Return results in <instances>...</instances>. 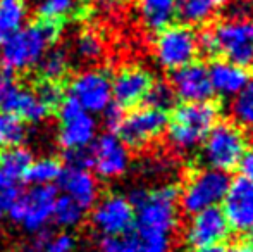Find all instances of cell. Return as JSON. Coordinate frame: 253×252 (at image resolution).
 Returning a JSON list of instances; mask_svg holds the SVG:
<instances>
[{
  "instance_id": "obj_20",
  "label": "cell",
  "mask_w": 253,
  "mask_h": 252,
  "mask_svg": "<svg viewBox=\"0 0 253 252\" xmlns=\"http://www.w3.org/2000/svg\"><path fill=\"white\" fill-rule=\"evenodd\" d=\"M213 94L222 97H236L252 80L247 67L229 61H213L209 67Z\"/></svg>"
},
{
  "instance_id": "obj_12",
  "label": "cell",
  "mask_w": 253,
  "mask_h": 252,
  "mask_svg": "<svg viewBox=\"0 0 253 252\" xmlns=\"http://www.w3.org/2000/svg\"><path fill=\"white\" fill-rule=\"evenodd\" d=\"M91 223L103 237H123L134 226V207L124 195H107L93 205Z\"/></svg>"
},
{
  "instance_id": "obj_31",
  "label": "cell",
  "mask_w": 253,
  "mask_h": 252,
  "mask_svg": "<svg viewBox=\"0 0 253 252\" xmlns=\"http://www.w3.org/2000/svg\"><path fill=\"white\" fill-rule=\"evenodd\" d=\"M233 114L243 126H253V80L234 97Z\"/></svg>"
},
{
  "instance_id": "obj_28",
  "label": "cell",
  "mask_w": 253,
  "mask_h": 252,
  "mask_svg": "<svg viewBox=\"0 0 253 252\" xmlns=\"http://www.w3.org/2000/svg\"><path fill=\"white\" fill-rule=\"evenodd\" d=\"M28 137L26 123L10 112H0V147L9 149L23 145Z\"/></svg>"
},
{
  "instance_id": "obj_41",
  "label": "cell",
  "mask_w": 253,
  "mask_h": 252,
  "mask_svg": "<svg viewBox=\"0 0 253 252\" xmlns=\"http://www.w3.org/2000/svg\"><path fill=\"white\" fill-rule=\"evenodd\" d=\"M190 252H226L222 246H212V247H198V249H193Z\"/></svg>"
},
{
  "instance_id": "obj_37",
  "label": "cell",
  "mask_w": 253,
  "mask_h": 252,
  "mask_svg": "<svg viewBox=\"0 0 253 252\" xmlns=\"http://www.w3.org/2000/svg\"><path fill=\"white\" fill-rule=\"evenodd\" d=\"M35 92H37V95L40 97V101L50 109L53 105H59L60 102H62V88H60L59 81L43 80L38 85Z\"/></svg>"
},
{
  "instance_id": "obj_21",
  "label": "cell",
  "mask_w": 253,
  "mask_h": 252,
  "mask_svg": "<svg viewBox=\"0 0 253 252\" xmlns=\"http://www.w3.org/2000/svg\"><path fill=\"white\" fill-rule=\"evenodd\" d=\"M177 0H140L138 14L143 26L152 33L166 30L176 19Z\"/></svg>"
},
{
  "instance_id": "obj_4",
  "label": "cell",
  "mask_w": 253,
  "mask_h": 252,
  "mask_svg": "<svg viewBox=\"0 0 253 252\" xmlns=\"http://www.w3.org/2000/svg\"><path fill=\"white\" fill-rule=\"evenodd\" d=\"M55 38V24L47 21L24 24L17 33L0 45V61L9 71H30L40 64Z\"/></svg>"
},
{
  "instance_id": "obj_6",
  "label": "cell",
  "mask_w": 253,
  "mask_h": 252,
  "mask_svg": "<svg viewBox=\"0 0 253 252\" xmlns=\"http://www.w3.org/2000/svg\"><path fill=\"white\" fill-rule=\"evenodd\" d=\"M229 175L213 168H203L186 180L179 194L181 207L186 214H195L203 209L215 207L222 202L229 189Z\"/></svg>"
},
{
  "instance_id": "obj_36",
  "label": "cell",
  "mask_w": 253,
  "mask_h": 252,
  "mask_svg": "<svg viewBox=\"0 0 253 252\" xmlns=\"http://www.w3.org/2000/svg\"><path fill=\"white\" fill-rule=\"evenodd\" d=\"M138 252H170V237L134 235Z\"/></svg>"
},
{
  "instance_id": "obj_5",
  "label": "cell",
  "mask_w": 253,
  "mask_h": 252,
  "mask_svg": "<svg viewBox=\"0 0 253 252\" xmlns=\"http://www.w3.org/2000/svg\"><path fill=\"white\" fill-rule=\"evenodd\" d=\"M248 151L247 131L231 121H217L202 142V157L209 168L229 173Z\"/></svg>"
},
{
  "instance_id": "obj_24",
  "label": "cell",
  "mask_w": 253,
  "mask_h": 252,
  "mask_svg": "<svg viewBox=\"0 0 253 252\" xmlns=\"http://www.w3.org/2000/svg\"><path fill=\"white\" fill-rule=\"evenodd\" d=\"M33 162V154L30 149L17 145V147H9L0 154V171L12 180L24 178L28 168Z\"/></svg>"
},
{
  "instance_id": "obj_25",
  "label": "cell",
  "mask_w": 253,
  "mask_h": 252,
  "mask_svg": "<svg viewBox=\"0 0 253 252\" xmlns=\"http://www.w3.org/2000/svg\"><path fill=\"white\" fill-rule=\"evenodd\" d=\"M62 162L55 157H42L31 162V166L28 168L24 180L33 187H43V185H52V183L59 182L60 175H62Z\"/></svg>"
},
{
  "instance_id": "obj_33",
  "label": "cell",
  "mask_w": 253,
  "mask_h": 252,
  "mask_svg": "<svg viewBox=\"0 0 253 252\" xmlns=\"http://www.w3.org/2000/svg\"><path fill=\"white\" fill-rule=\"evenodd\" d=\"M19 194L21 192L16 180L9 178V176H5L0 171V219L5 218L10 205L14 204V201H16Z\"/></svg>"
},
{
  "instance_id": "obj_29",
  "label": "cell",
  "mask_w": 253,
  "mask_h": 252,
  "mask_svg": "<svg viewBox=\"0 0 253 252\" xmlns=\"http://www.w3.org/2000/svg\"><path fill=\"white\" fill-rule=\"evenodd\" d=\"M78 10V0H38L37 12L40 21L57 24L59 21L67 19Z\"/></svg>"
},
{
  "instance_id": "obj_14",
  "label": "cell",
  "mask_w": 253,
  "mask_h": 252,
  "mask_svg": "<svg viewBox=\"0 0 253 252\" xmlns=\"http://www.w3.org/2000/svg\"><path fill=\"white\" fill-rule=\"evenodd\" d=\"M231 226L219 205L203 209L191 214V219L184 232V240L193 249L198 247L220 246L229 239Z\"/></svg>"
},
{
  "instance_id": "obj_22",
  "label": "cell",
  "mask_w": 253,
  "mask_h": 252,
  "mask_svg": "<svg viewBox=\"0 0 253 252\" xmlns=\"http://www.w3.org/2000/svg\"><path fill=\"white\" fill-rule=\"evenodd\" d=\"M28 5L24 0H0V45L26 24Z\"/></svg>"
},
{
  "instance_id": "obj_45",
  "label": "cell",
  "mask_w": 253,
  "mask_h": 252,
  "mask_svg": "<svg viewBox=\"0 0 253 252\" xmlns=\"http://www.w3.org/2000/svg\"><path fill=\"white\" fill-rule=\"evenodd\" d=\"M248 233H250V237H248V240H250V242L253 244V230H252V232H248Z\"/></svg>"
},
{
  "instance_id": "obj_34",
  "label": "cell",
  "mask_w": 253,
  "mask_h": 252,
  "mask_svg": "<svg viewBox=\"0 0 253 252\" xmlns=\"http://www.w3.org/2000/svg\"><path fill=\"white\" fill-rule=\"evenodd\" d=\"M42 252H76V239L67 232L53 233V235L47 233Z\"/></svg>"
},
{
  "instance_id": "obj_16",
  "label": "cell",
  "mask_w": 253,
  "mask_h": 252,
  "mask_svg": "<svg viewBox=\"0 0 253 252\" xmlns=\"http://www.w3.org/2000/svg\"><path fill=\"white\" fill-rule=\"evenodd\" d=\"M170 87L181 102L212 101L213 90L210 83L209 67L203 62L193 61L179 69L170 71Z\"/></svg>"
},
{
  "instance_id": "obj_39",
  "label": "cell",
  "mask_w": 253,
  "mask_h": 252,
  "mask_svg": "<svg viewBox=\"0 0 253 252\" xmlns=\"http://www.w3.org/2000/svg\"><path fill=\"white\" fill-rule=\"evenodd\" d=\"M238 168H240V171H241V176H247V178L253 180V149H248V151L245 152L243 159L240 161Z\"/></svg>"
},
{
  "instance_id": "obj_15",
  "label": "cell",
  "mask_w": 253,
  "mask_h": 252,
  "mask_svg": "<svg viewBox=\"0 0 253 252\" xmlns=\"http://www.w3.org/2000/svg\"><path fill=\"white\" fill-rule=\"evenodd\" d=\"M222 212L231 230L252 232L253 230V180L238 176L229 183L222 199Z\"/></svg>"
},
{
  "instance_id": "obj_13",
  "label": "cell",
  "mask_w": 253,
  "mask_h": 252,
  "mask_svg": "<svg viewBox=\"0 0 253 252\" xmlns=\"http://www.w3.org/2000/svg\"><path fill=\"white\" fill-rule=\"evenodd\" d=\"M90 166L98 176L114 180L123 176L129 168V149L116 133H103L88 147Z\"/></svg>"
},
{
  "instance_id": "obj_26",
  "label": "cell",
  "mask_w": 253,
  "mask_h": 252,
  "mask_svg": "<svg viewBox=\"0 0 253 252\" xmlns=\"http://www.w3.org/2000/svg\"><path fill=\"white\" fill-rule=\"evenodd\" d=\"M84 209L67 195H57L52 211V221L60 228H76L84 219Z\"/></svg>"
},
{
  "instance_id": "obj_3",
  "label": "cell",
  "mask_w": 253,
  "mask_h": 252,
  "mask_svg": "<svg viewBox=\"0 0 253 252\" xmlns=\"http://www.w3.org/2000/svg\"><path fill=\"white\" fill-rule=\"evenodd\" d=\"M220 107L212 101L183 102L167 118V138L179 152H190L202 145L212 126L219 121Z\"/></svg>"
},
{
  "instance_id": "obj_2",
  "label": "cell",
  "mask_w": 253,
  "mask_h": 252,
  "mask_svg": "<svg viewBox=\"0 0 253 252\" xmlns=\"http://www.w3.org/2000/svg\"><path fill=\"white\" fill-rule=\"evenodd\" d=\"M200 50L209 57L222 55L226 61L238 66L253 64V19L247 16L229 17L213 24L210 30L203 31Z\"/></svg>"
},
{
  "instance_id": "obj_1",
  "label": "cell",
  "mask_w": 253,
  "mask_h": 252,
  "mask_svg": "<svg viewBox=\"0 0 253 252\" xmlns=\"http://www.w3.org/2000/svg\"><path fill=\"white\" fill-rule=\"evenodd\" d=\"M127 201L134 207V235H172L179 218V190L176 187L166 185L153 190L134 189L129 192Z\"/></svg>"
},
{
  "instance_id": "obj_46",
  "label": "cell",
  "mask_w": 253,
  "mask_h": 252,
  "mask_svg": "<svg viewBox=\"0 0 253 252\" xmlns=\"http://www.w3.org/2000/svg\"><path fill=\"white\" fill-rule=\"evenodd\" d=\"M0 64H2V61H0Z\"/></svg>"
},
{
  "instance_id": "obj_18",
  "label": "cell",
  "mask_w": 253,
  "mask_h": 252,
  "mask_svg": "<svg viewBox=\"0 0 253 252\" xmlns=\"http://www.w3.org/2000/svg\"><path fill=\"white\" fill-rule=\"evenodd\" d=\"M2 109L17 116L24 123H42L50 112V107L40 101L37 92L12 81H7Z\"/></svg>"
},
{
  "instance_id": "obj_38",
  "label": "cell",
  "mask_w": 253,
  "mask_h": 252,
  "mask_svg": "<svg viewBox=\"0 0 253 252\" xmlns=\"http://www.w3.org/2000/svg\"><path fill=\"white\" fill-rule=\"evenodd\" d=\"M102 114H103V123H105L107 130H109L110 133H116L121 121H123V118H124V109L121 107V105H117L116 102H112Z\"/></svg>"
},
{
  "instance_id": "obj_27",
  "label": "cell",
  "mask_w": 253,
  "mask_h": 252,
  "mask_svg": "<svg viewBox=\"0 0 253 252\" xmlns=\"http://www.w3.org/2000/svg\"><path fill=\"white\" fill-rule=\"evenodd\" d=\"M40 74L47 81H60L69 69V55L64 49L50 47L38 64Z\"/></svg>"
},
{
  "instance_id": "obj_43",
  "label": "cell",
  "mask_w": 253,
  "mask_h": 252,
  "mask_svg": "<svg viewBox=\"0 0 253 252\" xmlns=\"http://www.w3.org/2000/svg\"><path fill=\"white\" fill-rule=\"evenodd\" d=\"M114 2H116V0H98V5H100L102 9H109V7H112Z\"/></svg>"
},
{
  "instance_id": "obj_23",
  "label": "cell",
  "mask_w": 253,
  "mask_h": 252,
  "mask_svg": "<svg viewBox=\"0 0 253 252\" xmlns=\"http://www.w3.org/2000/svg\"><path fill=\"white\" fill-rule=\"evenodd\" d=\"M215 9L213 0H177L176 17H179L184 26H205L212 21Z\"/></svg>"
},
{
  "instance_id": "obj_32",
  "label": "cell",
  "mask_w": 253,
  "mask_h": 252,
  "mask_svg": "<svg viewBox=\"0 0 253 252\" xmlns=\"http://www.w3.org/2000/svg\"><path fill=\"white\" fill-rule=\"evenodd\" d=\"M74 49H76V55L84 62L97 61L103 54L102 40L95 33H88V31L86 33H81L80 37H78L76 44H74Z\"/></svg>"
},
{
  "instance_id": "obj_11",
  "label": "cell",
  "mask_w": 253,
  "mask_h": 252,
  "mask_svg": "<svg viewBox=\"0 0 253 252\" xmlns=\"http://www.w3.org/2000/svg\"><path fill=\"white\" fill-rule=\"evenodd\" d=\"M69 97L91 114H102L112 104V78L103 69L78 73L69 83Z\"/></svg>"
},
{
  "instance_id": "obj_9",
  "label": "cell",
  "mask_w": 253,
  "mask_h": 252,
  "mask_svg": "<svg viewBox=\"0 0 253 252\" xmlns=\"http://www.w3.org/2000/svg\"><path fill=\"white\" fill-rule=\"evenodd\" d=\"M98 123L91 112L84 111L71 97L59 104V144L64 151H80L93 144Z\"/></svg>"
},
{
  "instance_id": "obj_10",
  "label": "cell",
  "mask_w": 253,
  "mask_h": 252,
  "mask_svg": "<svg viewBox=\"0 0 253 252\" xmlns=\"http://www.w3.org/2000/svg\"><path fill=\"white\" fill-rule=\"evenodd\" d=\"M167 114L153 107H138L124 114L116 135L127 149H143L166 131Z\"/></svg>"
},
{
  "instance_id": "obj_7",
  "label": "cell",
  "mask_w": 253,
  "mask_h": 252,
  "mask_svg": "<svg viewBox=\"0 0 253 252\" xmlns=\"http://www.w3.org/2000/svg\"><path fill=\"white\" fill-rule=\"evenodd\" d=\"M57 195L59 194L52 185L31 187L30 190L17 195L7 216L31 235L40 233L52 221V211Z\"/></svg>"
},
{
  "instance_id": "obj_17",
  "label": "cell",
  "mask_w": 253,
  "mask_h": 252,
  "mask_svg": "<svg viewBox=\"0 0 253 252\" xmlns=\"http://www.w3.org/2000/svg\"><path fill=\"white\" fill-rule=\"evenodd\" d=\"M153 83L150 71L140 66H127L117 71L112 80V102L123 109H133L145 102Z\"/></svg>"
},
{
  "instance_id": "obj_44",
  "label": "cell",
  "mask_w": 253,
  "mask_h": 252,
  "mask_svg": "<svg viewBox=\"0 0 253 252\" xmlns=\"http://www.w3.org/2000/svg\"><path fill=\"white\" fill-rule=\"evenodd\" d=\"M234 0H213L215 5H226V3H233Z\"/></svg>"
},
{
  "instance_id": "obj_8",
  "label": "cell",
  "mask_w": 253,
  "mask_h": 252,
  "mask_svg": "<svg viewBox=\"0 0 253 252\" xmlns=\"http://www.w3.org/2000/svg\"><path fill=\"white\" fill-rule=\"evenodd\" d=\"M157 62L169 71L179 69L186 64L197 61L200 52L198 35L193 28L184 24H170L166 30L159 31L153 44Z\"/></svg>"
},
{
  "instance_id": "obj_19",
  "label": "cell",
  "mask_w": 253,
  "mask_h": 252,
  "mask_svg": "<svg viewBox=\"0 0 253 252\" xmlns=\"http://www.w3.org/2000/svg\"><path fill=\"white\" fill-rule=\"evenodd\" d=\"M57 183L62 189V194L73 199L84 211H88L97 204L100 187H98L97 176L88 168L67 166L66 169H62V175Z\"/></svg>"
},
{
  "instance_id": "obj_30",
  "label": "cell",
  "mask_w": 253,
  "mask_h": 252,
  "mask_svg": "<svg viewBox=\"0 0 253 252\" xmlns=\"http://www.w3.org/2000/svg\"><path fill=\"white\" fill-rule=\"evenodd\" d=\"M145 102H147L148 107L167 112L169 109L174 107L176 94H174L170 83H167V81H153L150 90H148V94H147Z\"/></svg>"
},
{
  "instance_id": "obj_40",
  "label": "cell",
  "mask_w": 253,
  "mask_h": 252,
  "mask_svg": "<svg viewBox=\"0 0 253 252\" xmlns=\"http://www.w3.org/2000/svg\"><path fill=\"white\" fill-rule=\"evenodd\" d=\"M226 252H253V244L250 240H241V242L233 244Z\"/></svg>"
},
{
  "instance_id": "obj_35",
  "label": "cell",
  "mask_w": 253,
  "mask_h": 252,
  "mask_svg": "<svg viewBox=\"0 0 253 252\" xmlns=\"http://www.w3.org/2000/svg\"><path fill=\"white\" fill-rule=\"evenodd\" d=\"M100 252H138L136 239L129 233L123 237H103Z\"/></svg>"
},
{
  "instance_id": "obj_42",
  "label": "cell",
  "mask_w": 253,
  "mask_h": 252,
  "mask_svg": "<svg viewBox=\"0 0 253 252\" xmlns=\"http://www.w3.org/2000/svg\"><path fill=\"white\" fill-rule=\"evenodd\" d=\"M7 81H9V80H5V78L0 76V109H2V104H3V94H5Z\"/></svg>"
}]
</instances>
